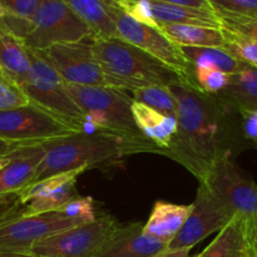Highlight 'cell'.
Instances as JSON below:
<instances>
[{
	"label": "cell",
	"mask_w": 257,
	"mask_h": 257,
	"mask_svg": "<svg viewBox=\"0 0 257 257\" xmlns=\"http://www.w3.org/2000/svg\"><path fill=\"white\" fill-rule=\"evenodd\" d=\"M233 213L220 202L203 183H200L192 211L182 228L167 245L168 250H192L197 243L225 227Z\"/></svg>",
	"instance_id": "obj_13"
},
{
	"label": "cell",
	"mask_w": 257,
	"mask_h": 257,
	"mask_svg": "<svg viewBox=\"0 0 257 257\" xmlns=\"http://www.w3.org/2000/svg\"><path fill=\"white\" fill-rule=\"evenodd\" d=\"M246 257H250V256H248V253H247V255H246Z\"/></svg>",
	"instance_id": "obj_43"
},
{
	"label": "cell",
	"mask_w": 257,
	"mask_h": 257,
	"mask_svg": "<svg viewBox=\"0 0 257 257\" xmlns=\"http://www.w3.org/2000/svg\"><path fill=\"white\" fill-rule=\"evenodd\" d=\"M45 152L29 185L68 171L108 165L135 153H160L156 146L135 143L109 132H79L44 143Z\"/></svg>",
	"instance_id": "obj_2"
},
{
	"label": "cell",
	"mask_w": 257,
	"mask_h": 257,
	"mask_svg": "<svg viewBox=\"0 0 257 257\" xmlns=\"http://www.w3.org/2000/svg\"><path fill=\"white\" fill-rule=\"evenodd\" d=\"M245 218L246 216L236 213L230 222L218 231L215 240L202 252L192 257H246Z\"/></svg>",
	"instance_id": "obj_20"
},
{
	"label": "cell",
	"mask_w": 257,
	"mask_h": 257,
	"mask_svg": "<svg viewBox=\"0 0 257 257\" xmlns=\"http://www.w3.org/2000/svg\"><path fill=\"white\" fill-rule=\"evenodd\" d=\"M68 7L89 27L95 38H118L117 28L104 0H64Z\"/></svg>",
	"instance_id": "obj_23"
},
{
	"label": "cell",
	"mask_w": 257,
	"mask_h": 257,
	"mask_svg": "<svg viewBox=\"0 0 257 257\" xmlns=\"http://www.w3.org/2000/svg\"><path fill=\"white\" fill-rule=\"evenodd\" d=\"M132 98L162 114L177 118V103L170 88L165 85H152L132 93Z\"/></svg>",
	"instance_id": "obj_27"
},
{
	"label": "cell",
	"mask_w": 257,
	"mask_h": 257,
	"mask_svg": "<svg viewBox=\"0 0 257 257\" xmlns=\"http://www.w3.org/2000/svg\"><path fill=\"white\" fill-rule=\"evenodd\" d=\"M29 104L22 85L0 68V110Z\"/></svg>",
	"instance_id": "obj_31"
},
{
	"label": "cell",
	"mask_w": 257,
	"mask_h": 257,
	"mask_svg": "<svg viewBox=\"0 0 257 257\" xmlns=\"http://www.w3.org/2000/svg\"><path fill=\"white\" fill-rule=\"evenodd\" d=\"M5 17H7V12H5V9L2 7V4H0V19Z\"/></svg>",
	"instance_id": "obj_42"
},
{
	"label": "cell",
	"mask_w": 257,
	"mask_h": 257,
	"mask_svg": "<svg viewBox=\"0 0 257 257\" xmlns=\"http://www.w3.org/2000/svg\"><path fill=\"white\" fill-rule=\"evenodd\" d=\"M58 43L39 50L43 59L68 83L73 85H107L102 68L93 53V39Z\"/></svg>",
	"instance_id": "obj_12"
},
{
	"label": "cell",
	"mask_w": 257,
	"mask_h": 257,
	"mask_svg": "<svg viewBox=\"0 0 257 257\" xmlns=\"http://www.w3.org/2000/svg\"><path fill=\"white\" fill-rule=\"evenodd\" d=\"M40 3L42 0H0V4L7 12V17L2 18V20L23 40Z\"/></svg>",
	"instance_id": "obj_26"
},
{
	"label": "cell",
	"mask_w": 257,
	"mask_h": 257,
	"mask_svg": "<svg viewBox=\"0 0 257 257\" xmlns=\"http://www.w3.org/2000/svg\"><path fill=\"white\" fill-rule=\"evenodd\" d=\"M207 3L220 22L257 17V0H207Z\"/></svg>",
	"instance_id": "obj_28"
},
{
	"label": "cell",
	"mask_w": 257,
	"mask_h": 257,
	"mask_svg": "<svg viewBox=\"0 0 257 257\" xmlns=\"http://www.w3.org/2000/svg\"><path fill=\"white\" fill-rule=\"evenodd\" d=\"M203 185L233 215L257 213V183L246 177L226 153H221L203 180Z\"/></svg>",
	"instance_id": "obj_11"
},
{
	"label": "cell",
	"mask_w": 257,
	"mask_h": 257,
	"mask_svg": "<svg viewBox=\"0 0 257 257\" xmlns=\"http://www.w3.org/2000/svg\"><path fill=\"white\" fill-rule=\"evenodd\" d=\"M69 92L84 113L83 132H109L128 141L155 146L138 131L132 115L133 98L109 85H73ZM158 148V147H157Z\"/></svg>",
	"instance_id": "obj_4"
},
{
	"label": "cell",
	"mask_w": 257,
	"mask_h": 257,
	"mask_svg": "<svg viewBox=\"0 0 257 257\" xmlns=\"http://www.w3.org/2000/svg\"><path fill=\"white\" fill-rule=\"evenodd\" d=\"M158 30L177 47H220L225 45L221 28L190 24H161Z\"/></svg>",
	"instance_id": "obj_21"
},
{
	"label": "cell",
	"mask_w": 257,
	"mask_h": 257,
	"mask_svg": "<svg viewBox=\"0 0 257 257\" xmlns=\"http://www.w3.org/2000/svg\"><path fill=\"white\" fill-rule=\"evenodd\" d=\"M104 2L107 3L108 13L117 28L118 38L135 45L136 48L143 50L151 57L167 65L182 78L186 85L197 88L193 80L190 64L183 57L180 47L168 40L157 28L148 27L125 15L113 3V0H104Z\"/></svg>",
	"instance_id": "obj_7"
},
{
	"label": "cell",
	"mask_w": 257,
	"mask_h": 257,
	"mask_svg": "<svg viewBox=\"0 0 257 257\" xmlns=\"http://www.w3.org/2000/svg\"><path fill=\"white\" fill-rule=\"evenodd\" d=\"M148 5L157 27L161 24H190L221 28L220 19L212 10L196 9L156 0H148Z\"/></svg>",
	"instance_id": "obj_19"
},
{
	"label": "cell",
	"mask_w": 257,
	"mask_h": 257,
	"mask_svg": "<svg viewBox=\"0 0 257 257\" xmlns=\"http://www.w3.org/2000/svg\"><path fill=\"white\" fill-rule=\"evenodd\" d=\"M245 222L247 253L250 257H257V213L246 216Z\"/></svg>",
	"instance_id": "obj_34"
},
{
	"label": "cell",
	"mask_w": 257,
	"mask_h": 257,
	"mask_svg": "<svg viewBox=\"0 0 257 257\" xmlns=\"http://www.w3.org/2000/svg\"><path fill=\"white\" fill-rule=\"evenodd\" d=\"M156 2L168 3V4H176V5H183V7L196 8V9L212 10L210 5H208L207 0H156Z\"/></svg>",
	"instance_id": "obj_36"
},
{
	"label": "cell",
	"mask_w": 257,
	"mask_h": 257,
	"mask_svg": "<svg viewBox=\"0 0 257 257\" xmlns=\"http://www.w3.org/2000/svg\"><path fill=\"white\" fill-rule=\"evenodd\" d=\"M132 115L138 131L166 155L177 133V118L162 114L136 100L132 103Z\"/></svg>",
	"instance_id": "obj_16"
},
{
	"label": "cell",
	"mask_w": 257,
	"mask_h": 257,
	"mask_svg": "<svg viewBox=\"0 0 257 257\" xmlns=\"http://www.w3.org/2000/svg\"><path fill=\"white\" fill-rule=\"evenodd\" d=\"M191 211L192 205H175L157 201L153 205L147 222L143 225V233L168 245L182 228Z\"/></svg>",
	"instance_id": "obj_17"
},
{
	"label": "cell",
	"mask_w": 257,
	"mask_h": 257,
	"mask_svg": "<svg viewBox=\"0 0 257 257\" xmlns=\"http://www.w3.org/2000/svg\"><path fill=\"white\" fill-rule=\"evenodd\" d=\"M17 195H0V215L18 205Z\"/></svg>",
	"instance_id": "obj_37"
},
{
	"label": "cell",
	"mask_w": 257,
	"mask_h": 257,
	"mask_svg": "<svg viewBox=\"0 0 257 257\" xmlns=\"http://www.w3.org/2000/svg\"><path fill=\"white\" fill-rule=\"evenodd\" d=\"M0 68L20 85L32 68V50L0 19Z\"/></svg>",
	"instance_id": "obj_18"
},
{
	"label": "cell",
	"mask_w": 257,
	"mask_h": 257,
	"mask_svg": "<svg viewBox=\"0 0 257 257\" xmlns=\"http://www.w3.org/2000/svg\"><path fill=\"white\" fill-rule=\"evenodd\" d=\"M243 118V132L246 137L257 143V109L240 110Z\"/></svg>",
	"instance_id": "obj_35"
},
{
	"label": "cell",
	"mask_w": 257,
	"mask_h": 257,
	"mask_svg": "<svg viewBox=\"0 0 257 257\" xmlns=\"http://www.w3.org/2000/svg\"><path fill=\"white\" fill-rule=\"evenodd\" d=\"M216 95L238 110L257 109V68L243 64L231 74L227 87Z\"/></svg>",
	"instance_id": "obj_22"
},
{
	"label": "cell",
	"mask_w": 257,
	"mask_h": 257,
	"mask_svg": "<svg viewBox=\"0 0 257 257\" xmlns=\"http://www.w3.org/2000/svg\"><path fill=\"white\" fill-rule=\"evenodd\" d=\"M77 181L78 178H72L44 196L29 201L22 206L20 212L24 216H35L60 210L65 203L79 197V193L77 192Z\"/></svg>",
	"instance_id": "obj_25"
},
{
	"label": "cell",
	"mask_w": 257,
	"mask_h": 257,
	"mask_svg": "<svg viewBox=\"0 0 257 257\" xmlns=\"http://www.w3.org/2000/svg\"><path fill=\"white\" fill-rule=\"evenodd\" d=\"M93 53L109 87L133 93L152 85H186L171 68L120 38H94Z\"/></svg>",
	"instance_id": "obj_3"
},
{
	"label": "cell",
	"mask_w": 257,
	"mask_h": 257,
	"mask_svg": "<svg viewBox=\"0 0 257 257\" xmlns=\"http://www.w3.org/2000/svg\"><path fill=\"white\" fill-rule=\"evenodd\" d=\"M94 37L87 24L64 0H42L23 38L30 50H44L58 43L79 42Z\"/></svg>",
	"instance_id": "obj_8"
},
{
	"label": "cell",
	"mask_w": 257,
	"mask_h": 257,
	"mask_svg": "<svg viewBox=\"0 0 257 257\" xmlns=\"http://www.w3.org/2000/svg\"><path fill=\"white\" fill-rule=\"evenodd\" d=\"M222 33L225 35L223 48L238 62L257 68V40L240 37L225 29H222Z\"/></svg>",
	"instance_id": "obj_29"
},
{
	"label": "cell",
	"mask_w": 257,
	"mask_h": 257,
	"mask_svg": "<svg viewBox=\"0 0 257 257\" xmlns=\"http://www.w3.org/2000/svg\"><path fill=\"white\" fill-rule=\"evenodd\" d=\"M19 206L18 203L0 215V252L29 253L33 245L39 241L80 225L60 210L24 216L20 212Z\"/></svg>",
	"instance_id": "obj_9"
},
{
	"label": "cell",
	"mask_w": 257,
	"mask_h": 257,
	"mask_svg": "<svg viewBox=\"0 0 257 257\" xmlns=\"http://www.w3.org/2000/svg\"><path fill=\"white\" fill-rule=\"evenodd\" d=\"M10 161L0 171V195H17L33 180L44 157L45 146H18L8 151Z\"/></svg>",
	"instance_id": "obj_15"
},
{
	"label": "cell",
	"mask_w": 257,
	"mask_h": 257,
	"mask_svg": "<svg viewBox=\"0 0 257 257\" xmlns=\"http://www.w3.org/2000/svg\"><path fill=\"white\" fill-rule=\"evenodd\" d=\"M183 57L193 68L213 67L227 74L237 72L243 63L233 58L225 48L220 47H180Z\"/></svg>",
	"instance_id": "obj_24"
},
{
	"label": "cell",
	"mask_w": 257,
	"mask_h": 257,
	"mask_svg": "<svg viewBox=\"0 0 257 257\" xmlns=\"http://www.w3.org/2000/svg\"><path fill=\"white\" fill-rule=\"evenodd\" d=\"M22 88L29 103L67 120L83 132L84 113L70 94L68 83L35 50H32V68Z\"/></svg>",
	"instance_id": "obj_6"
},
{
	"label": "cell",
	"mask_w": 257,
	"mask_h": 257,
	"mask_svg": "<svg viewBox=\"0 0 257 257\" xmlns=\"http://www.w3.org/2000/svg\"><path fill=\"white\" fill-rule=\"evenodd\" d=\"M221 28L240 37L257 40V17L236 20H221Z\"/></svg>",
	"instance_id": "obj_33"
},
{
	"label": "cell",
	"mask_w": 257,
	"mask_h": 257,
	"mask_svg": "<svg viewBox=\"0 0 257 257\" xmlns=\"http://www.w3.org/2000/svg\"><path fill=\"white\" fill-rule=\"evenodd\" d=\"M9 161H10V156L8 151L7 152H0V171H2L8 163H9Z\"/></svg>",
	"instance_id": "obj_39"
},
{
	"label": "cell",
	"mask_w": 257,
	"mask_h": 257,
	"mask_svg": "<svg viewBox=\"0 0 257 257\" xmlns=\"http://www.w3.org/2000/svg\"><path fill=\"white\" fill-rule=\"evenodd\" d=\"M118 222L103 213L85 225L74 226L39 241L30 248L35 257H94Z\"/></svg>",
	"instance_id": "obj_10"
},
{
	"label": "cell",
	"mask_w": 257,
	"mask_h": 257,
	"mask_svg": "<svg viewBox=\"0 0 257 257\" xmlns=\"http://www.w3.org/2000/svg\"><path fill=\"white\" fill-rule=\"evenodd\" d=\"M167 243L143 233V223H118L94 257H155Z\"/></svg>",
	"instance_id": "obj_14"
},
{
	"label": "cell",
	"mask_w": 257,
	"mask_h": 257,
	"mask_svg": "<svg viewBox=\"0 0 257 257\" xmlns=\"http://www.w3.org/2000/svg\"><path fill=\"white\" fill-rule=\"evenodd\" d=\"M190 251L187 248H180V250H163L155 257H190Z\"/></svg>",
	"instance_id": "obj_38"
},
{
	"label": "cell",
	"mask_w": 257,
	"mask_h": 257,
	"mask_svg": "<svg viewBox=\"0 0 257 257\" xmlns=\"http://www.w3.org/2000/svg\"><path fill=\"white\" fill-rule=\"evenodd\" d=\"M79 132L75 125L32 103L0 110V141L14 147L43 145Z\"/></svg>",
	"instance_id": "obj_5"
},
{
	"label": "cell",
	"mask_w": 257,
	"mask_h": 257,
	"mask_svg": "<svg viewBox=\"0 0 257 257\" xmlns=\"http://www.w3.org/2000/svg\"><path fill=\"white\" fill-rule=\"evenodd\" d=\"M177 103V133L165 156L185 166L203 182L208 168L221 155L218 119L205 93L185 84L170 85Z\"/></svg>",
	"instance_id": "obj_1"
},
{
	"label": "cell",
	"mask_w": 257,
	"mask_h": 257,
	"mask_svg": "<svg viewBox=\"0 0 257 257\" xmlns=\"http://www.w3.org/2000/svg\"><path fill=\"white\" fill-rule=\"evenodd\" d=\"M12 148H14V146L4 142V141H0V152H7V151L12 150Z\"/></svg>",
	"instance_id": "obj_41"
},
{
	"label": "cell",
	"mask_w": 257,
	"mask_h": 257,
	"mask_svg": "<svg viewBox=\"0 0 257 257\" xmlns=\"http://www.w3.org/2000/svg\"><path fill=\"white\" fill-rule=\"evenodd\" d=\"M191 72L196 87L205 94H218L230 83L231 74H227L217 68H193Z\"/></svg>",
	"instance_id": "obj_30"
},
{
	"label": "cell",
	"mask_w": 257,
	"mask_h": 257,
	"mask_svg": "<svg viewBox=\"0 0 257 257\" xmlns=\"http://www.w3.org/2000/svg\"><path fill=\"white\" fill-rule=\"evenodd\" d=\"M0 257H35L30 253H15V252H0Z\"/></svg>",
	"instance_id": "obj_40"
},
{
	"label": "cell",
	"mask_w": 257,
	"mask_h": 257,
	"mask_svg": "<svg viewBox=\"0 0 257 257\" xmlns=\"http://www.w3.org/2000/svg\"><path fill=\"white\" fill-rule=\"evenodd\" d=\"M60 211H63L68 217L73 218V220L77 221L80 225L89 223L97 218L94 203H93V198L90 196H85V197L79 196V197L65 203L60 208Z\"/></svg>",
	"instance_id": "obj_32"
}]
</instances>
